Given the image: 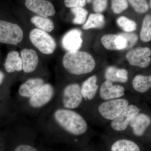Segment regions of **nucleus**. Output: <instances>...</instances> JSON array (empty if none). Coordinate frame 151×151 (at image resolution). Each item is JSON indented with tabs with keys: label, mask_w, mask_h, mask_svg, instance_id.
<instances>
[{
	"label": "nucleus",
	"mask_w": 151,
	"mask_h": 151,
	"mask_svg": "<svg viewBox=\"0 0 151 151\" xmlns=\"http://www.w3.org/2000/svg\"><path fill=\"white\" fill-rule=\"evenodd\" d=\"M139 97L138 95L133 97L126 96L118 99L95 102L85 107V114H90L85 117V119L88 121L93 117L95 120L94 122L97 119L99 120L97 122L100 121L105 124L110 123L129 104L137 101L138 99L136 98Z\"/></svg>",
	"instance_id": "nucleus-1"
},
{
	"label": "nucleus",
	"mask_w": 151,
	"mask_h": 151,
	"mask_svg": "<svg viewBox=\"0 0 151 151\" xmlns=\"http://www.w3.org/2000/svg\"><path fill=\"white\" fill-rule=\"evenodd\" d=\"M57 124L68 134L76 137L89 136L93 130L84 116L73 110L59 108L54 113Z\"/></svg>",
	"instance_id": "nucleus-2"
},
{
	"label": "nucleus",
	"mask_w": 151,
	"mask_h": 151,
	"mask_svg": "<svg viewBox=\"0 0 151 151\" xmlns=\"http://www.w3.org/2000/svg\"><path fill=\"white\" fill-rule=\"evenodd\" d=\"M63 64L69 73L77 76L91 73L96 67L93 56L88 52L79 50L68 51L63 56Z\"/></svg>",
	"instance_id": "nucleus-3"
},
{
	"label": "nucleus",
	"mask_w": 151,
	"mask_h": 151,
	"mask_svg": "<svg viewBox=\"0 0 151 151\" xmlns=\"http://www.w3.org/2000/svg\"><path fill=\"white\" fill-rule=\"evenodd\" d=\"M143 103L136 101L131 103L122 111L119 116L110 122L109 129L117 133H123L127 131L129 124L134 116L145 110Z\"/></svg>",
	"instance_id": "nucleus-4"
},
{
	"label": "nucleus",
	"mask_w": 151,
	"mask_h": 151,
	"mask_svg": "<svg viewBox=\"0 0 151 151\" xmlns=\"http://www.w3.org/2000/svg\"><path fill=\"white\" fill-rule=\"evenodd\" d=\"M29 38L32 44L43 54H52L56 49V43L53 38L48 33L38 29L30 32Z\"/></svg>",
	"instance_id": "nucleus-5"
},
{
	"label": "nucleus",
	"mask_w": 151,
	"mask_h": 151,
	"mask_svg": "<svg viewBox=\"0 0 151 151\" xmlns=\"http://www.w3.org/2000/svg\"><path fill=\"white\" fill-rule=\"evenodd\" d=\"M151 115L148 111L145 109L133 117L130 122L127 131L137 138H142L150 131Z\"/></svg>",
	"instance_id": "nucleus-6"
},
{
	"label": "nucleus",
	"mask_w": 151,
	"mask_h": 151,
	"mask_svg": "<svg viewBox=\"0 0 151 151\" xmlns=\"http://www.w3.org/2000/svg\"><path fill=\"white\" fill-rule=\"evenodd\" d=\"M23 38V32L17 24L0 20V42L17 45Z\"/></svg>",
	"instance_id": "nucleus-7"
},
{
	"label": "nucleus",
	"mask_w": 151,
	"mask_h": 151,
	"mask_svg": "<svg viewBox=\"0 0 151 151\" xmlns=\"http://www.w3.org/2000/svg\"><path fill=\"white\" fill-rule=\"evenodd\" d=\"M84 100L81 93V86L77 83L69 84L64 88L62 103L65 109L73 110L79 108Z\"/></svg>",
	"instance_id": "nucleus-8"
},
{
	"label": "nucleus",
	"mask_w": 151,
	"mask_h": 151,
	"mask_svg": "<svg viewBox=\"0 0 151 151\" xmlns=\"http://www.w3.org/2000/svg\"><path fill=\"white\" fill-rule=\"evenodd\" d=\"M126 89L122 85L114 84L112 81L105 80L100 85L97 100L93 103L99 99L98 101H107L126 97Z\"/></svg>",
	"instance_id": "nucleus-9"
},
{
	"label": "nucleus",
	"mask_w": 151,
	"mask_h": 151,
	"mask_svg": "<svg viewBox=\"0 0 151 151\" xmlns=\"http://www.w3.org/2000/svg\"><path fill=\"white\" fill-rule=\"evenodd\" d=\"M151 50L148 47H137L127 52L126 58L130 65L142 68L150 65Z\"/></svg>",
	"instance_id": "nucleus-10"
},
{
	"label": "nucleus",
	"mask_w": 151,
	"mask_h": 151,
	"mask_svg": "<svg viewBox=\"0 0 151 151\" xmlns=\"http://www.w3.org/2000/svg\"><path fill=\"white\" fill-rule=\"evenodd\" d=\"M97 81V76L92 75L85 80L81 86V94L85 105L86 104L85 108L97 100L100 87Z\"/></svg>",
	"instance_id": "nucleus-11"
},
{
	"label": "nucleus",
	"mask_w": 151,
	"mask_h": 151,
	"mask_svg": "<svg viewBox=\"0 0 151 151\" xmlns=\"http://www.w3.org/2000/svg\"><path fill=\"white\" fill-rule=\"evenodd\" d=\"M26 6L40 16L52 17L55 14L54 6L46 0H26Z\"/></svg>",
	"instance_id": "nucleus-12"
},
{
	"label": "nucleus",
	"mask_w": 151,
	"mask_h": 151,
	"mask_svg": "<svg viewBox=\"0 0 151 151\" xmlns=\"http://www.w3.org/2000/svg\"><path fill=\"white\" fill-rule=\"evenodd\" d=\"M54 94L53 86L50 84H44L35 94L30 97L29 104L33 108H40L48 103Z\"/></svg>",
	"instance_id": "nucleus-13"
},
{
	"label": "nucleus",
	"mask_w": 151,
	"mask_h": 151,
	"mask_svg": "<svg viewBox=\"0 0 151 151\" xmlns=\"http://www.w3.org/2000/svg\"><path fill=\"white\" fill-rule=\"evenodd\" d=\"M82 32L80 29L70 30L63 37L62 39L63 47L67 51L78 50L82 46L81 37Z\"/></svg>",
	"instance_id": "nucleus-14"
},
{
	"label": "nucleus",
	"mask_w": 151,
	"mask_h": 151,
	"mask_svg": "<svg viewBox=\"0 0 151 151\" xmlns=\"http://www.w3.org/2000/svg\"><path fill=\"white\" fill-rule=\"evenodd\" d=\"M101 42L108 50H122L127 49L128 47L127 40L119 35H105L101 38Z\"/></svg>",
	"instance_id": "nucleus-15"
},
{
	"label": "nucleus",
	"mask_w": 151,
	"mask_h": 151,
	"mask_svg": "<svg viewBox=\"0 0 151 151\" xmlns=\"http://www.w3.org/2000/svg\"><path fill=\"white\" fill-rule=\"evenodd\" d=\"M22 69L25 73L35 70L38 63L37 53L32 49H24L21 52Z\"/></svg>",
	"instance_id": "nucleus-16"
},
{
	"label": "nucleus",
	"mask_w": 151,
	"mask_h": 151,
	"mask_svg": "<svg viewBox=\"0 0 151 151\" xmlns=\"http://www.w3.org/2000/svg\"><path fill=\"white\" fill-rule=\"evenodd\" d=\"M105 77L113 83H126L129 81V72L125 68L109 66L105 70Z\"/></svg>",
	"instance_id": "nucleus-17"
},
{
	"label": "nucleus",
	"mask_w": 151,
	"mask_h": 151,
	"mask_svg": "<svg viewBox=\"0 0 151 151\" xmlns=\"http://www.w3.org/2000/svg\"><path fill=\"white\" fill-rule=\"evenodd\" d=\"M44 84V81L42 78H31L20 86L19 89V94L22 97H31Z\"/></svg>",
	"instance_id": "nucleus-18"
},
{
	"label": "nucleus",
	"mask_w": 151,
	"mask_h": 151,
	"mask_svg": "<svg viewBox=\"0 0 151 151\" xmlns=\"http://www.w3.org/2000/svg\"><path fill=\"white\" fill-rule=\"evenodd\" d=\"M132 86L137 94L141 95L147 94L151 88V75L138 74L135 76L132 81Z\"/></svg>",
	"instance_id": "nucleus-19"
},
{
	"label": "nucleus",
	"mask_w": 151,
	"mask_h": 151,
	"mask_svg": "<svg viewBox=\"0 0 151 151\" xmlns=\"http://www.w3.org/2000/svg\"><path fill=\"white\" fill-rule=\"evenodd\" d=\"M4 66L8 73L21 71L22 69V65L21 58L19 56V52L15 51L9 52L6 59Z\"/></svg>",
	"instance_id": "nucleus-20"
},
{
	"label": "nucleus",
	"mask_w": 151,
	"mask_h": 151,
	"mask_svg": "<svg viewBox=\"0 0 151 151\" xmlns=\"http://www.w3.org/2000/svg\"><path fill=\"white\" fill-rule=\"evenodd\" d=\"M111 151H141L140 147L134 141L122 138L113 143L111 148Z\"/></svg>",
	"instance_id": "nucleus-21"
},
{
	"label": "nucleus",
	"mask_w": 151,
	"mask_h": 151,
	"mask_svg": "<svg viewBox=\"0 0 151 151\" xmlns=\"http://www.w3.org/2000/svg\"><path fill=\"white\" fill-rule=\"evenodd\" d=\"M105 17L103 14H91L85 23L82 26V28L87 30L91 28L101 29L105 25Z\"/></svg>",
	"instance_id": "nucleus-22"
},
{
	"label": "nucleus",
	"mask_w": 151,
	"mask_h": 151,
	"mask_svg": "<svg viewBox=\"0 0 151 151\" xmlns=\"http://www.w3.org/2000/svg\"><path fill=\"white\" fill-rule=\"evenodd\" d=\"M31 21L37 29L45 32H50L54 29V24L48 17L35 16L32 18Z\"/></svg>",
	"instance_id": "nucleus-23"
},
{
	"label": "nucleus",
	"mask_w": 151,
	"mask_h": 151,
	"mask_svg": "<svg viewBox=\"0 0 151 151\" xmlns=\"http://www.w3.org/2000/svg\"><path fill=\"white\" fill-rule=\"evenodd\" d=\"M140 37L144 42H149L151 40V16L147 14L144 18Z\"/></svg>",
	"instance_id": "nucleus-24"
},
{
	"label": "nucleus",
	"mask_w": 151,
	"mask_h": 151,
	"mask_svg": "<svg viewBox=\"0 0 151 151\" xmlns=\"http://www.w3.org/2000/svg\"><path fill=\"white\" fill-rule=\"evenodd\" d=\"M70 11L75 16L73 20V24L81 25L85 23L88 14V11L81 7L72 8Z\"/></svg>",
	"instance_id": "nucleus-25"
},
{
	"label": "nucleus",
	"mask_w": 151,
	"mask_h": 151,
	"mask_svg": "<svg viewBox=\"0 0 151 151\" xmlns=\"http://www.w3.org/2000/svg\"><path fill=\"white\" fill-rule=\"evenodd\" d=\"M119 27L127 32H132L136 30L137 24L136 22L124 16L120 17L117 20Z\"/></svg>",
	"instance_id": "nucleus-26"
},
{
	"label": "nucleus",
	"mask_w": 151,
	"mask_h": 151,
	"mask_svg": "<svg viewBox=\"0 0 151 151\" xmlns=\"http://www.w3.org/2000/svg\"><path fill=\"white\" fill-rule=\"evenodd\" d=\"M137 12L145 13L149 10V5L147 0H128Z\"/></svg>",
	"instance_id": "nucleus-27"
},
{
	"label": "nucleus",
	"mask_w": 151,
	"mask_h": 151,
	"mask_svg": "<svg viewBox=\"0 0 151 151\" xmlns=\"http://www.w3.org/2000/svg\"><path fill=\"white\" fill-rule=\"evenodd\" d=\"M129 6L127 0H112L111 8L114 13L119 14L126 10Z\"/></svg>",
	"instance_id": "nucleus-28"
},
{
	"label": "nucleus",
	"mask_w": 151,
	"mask_h": 151,
	"mask_svg": "<svg viewBox=\"0 0 151 151\" xmlns=\"http://www.w3.org/2000/svg\"><path fill=\"white\" fill-rule=\"evenodd\" d=\"M119 35L122 36L127 40L128 43V47L127 49L132 48L137 43L138 41V36L133 33H121L119 34Z\"/></svg>",
	"instance_id": "nucleus-29"
},
{
	"label": "nucleus",
	"mask_w": 151,
	"mask_h": 151,
	"mask_svg": "<svg viewBox=\"0 0 151 151\" xmlns=\"http://www.w3.org/2000/svg\"><path fill=\"white\" fill-rule=\"evenodd\" d=\"M108 2V0H94L93 10L96 13L101 14L106 9Z\"/></svg>",
	"instance_id": "nucleus-30"
},
{
	"label": "nucleus",
	"mask_w": 151,
	"mask_h": 151,
	"mask_svg": "<svg viewBox=\"0 0 151 151\" xmlns=\"http://www.w3.org/2000/svg\"><path fill=\"white\" fill-rule=\"evenodd\" d=\"M86 0H65L64 3L68 8H83L86 5Z\"/></svg>",
	"instance_id": "nucleus-31"
},
{
	"label": "nucleus",
	"mask_w": 151,
	"mask_h": 151,
	"mask_svg": "<svg viewBox=\"0 0 151 151\" xmlns=\"http://www.w3.org/2000/svg\"><path fill=\"white\" fill-rule=\"evenodd\" d=\"M14 151H38V150L32 146L23 144L17 146Z\"/></svg>",
	"instance_id": "nucleus-32"
},
{
	"label": "nucleus",
	"mask_w": 151,
	"mask_h": 151,
	"mask_svg": "<svg viewBox=\"0 0 151 151\" xmlns=\"http://www.w3.org/2000/svg\"><path fill=\"white\" fill-rule=\"evenodd\" d=\"M4 78V73L1 71H0V84H1L2 82H3Z\"/></svg>",
	"instance_id": "nucleus-33"
},
{
	"label": "nucleus",
	"mask_w": 151,
	"mask_h": 151,
	"mask_svg": "<svg viewBox=\"0 0 151 151\" xmlns=\"http://www.w3.org/2000/svg\"><path fill=\"white\" fill-rule=\"evenodd\" d=\"M86 1L87 2L90 3V2H91V1H92V0H86Z\"/></svg>",
	"instance_id": "nucleus-34"
},
{
	"label": "nucleus",
	"mask_w": 151,
	"mask_h": 151,
	"mask_svg": "<svg viewBox=\"0 0 151 151\" xmlns=\"http://www.w3.org/2000/svg\"><path fill=\"white\" fill-rule=\"evenodd\" d=\"M151 0H150V5H149V6H150V8H151Z\"/></svg>",
	"instance_id": "nucleus-35"
}]
</instances>
